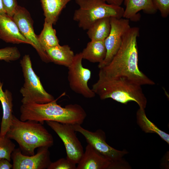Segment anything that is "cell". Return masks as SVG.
Returning a JSON list of instances; mask_svg holds the SVG:
<instances>
[{"instance_id": "6da1fadb", "label": "cell", "mask_w": 169, "mask_h": 169, "mask_svg": "<svg viewBox=\"0 0 169 169\" xmlns=\"http://www.w3.org/2000/svg\"><path fill=\"white\" fill-rule=\"evenodd\" d=\"M139 29L131 27L124 35L119 49L110 63L99 71L109 77H124L141 86L155 83L139 69L137 38Z\"/></svg>"}, {"instance_id": "7a4b0ae2", "label": "cell", "mask_w": 169, "mask_h": 169, "mask_svg": "<svg viewBox=\"0 0 169 169\" xmlns=\"http://www.w3.org/2000/svg\"><path fill=\"white\" fill-rule=\"evenodd\" d=\"M20 120H34L44 124L50 120L71 125H81L87 114L78 104H71L64 107L58 105L56 100L45 103L22 104L20 108Z\"/></svg>"}, {"instance_id": "3957f363", "label": "cell", "mask_w": 169, "mask_h": 169, "mask_svg": "<svg viewBox=\"0 0 169 169\" xmlns=\"http://www.w3.org/2000/svg\"><path fill=\"white\" fill-rule=\"evenodd\" d=\"M141 86L126 78L108 77L99 71L91 89L102 100L110 98L124 104L134 101L145 109L147 100Z\"/></svg>"}, {"instance_id": "277c9868", "label": "cell", "mask_w": 169, "mask_h": 169, "mask_svg": "<svg viewBox=\"0 0 169 169\" xmlns=\"http://www.w3.org/2000/svg\"><path fill=\"white\" fill-rule=\"evenodd\" d=\"M5 136L16 141L22 153L26 155H34L37 148H49L54 144L52 136L43 124L32 120L23 121L13 115Z\"/></svg>"}, {"instance_id": "5b68a950", "label": "cell", "mask_w": 169, "mask_h": 169, "mask_svg": "<svg viewBox=\"0 0 169 169\" xmlns=\"http://www.w3.org/2000/svg\"><path fill=\"white\" fill-rule=\"evenodd\" d=\"M79 8L73 19L79 28L87 30L96 21L106 17L123 18L124 9L120 6L107 3L103 0H75Z\"/></svg>"}, {"instance_id": "8992f818", "label": "cell", "mask_w": 169, "mask_h": 169, "mask_svg": "<svg viewBox=\"0 0 169 169\" xmlns=\"http://www.w3.org/2000/svg\"><path fill=\"white\" fill-rule=\"evenodd\" d=\"M24 83L20 90L22 104H44L54 100V97L44 89L39 77L33 70L30 56L25 54L20 61Z\"/></svg>"}, {"instance_id": "52a82bcc", "label": "cell", "mask_w": 169, "mask_h": 169, "mask_svg": "<svg viewBox=\"0 0 169 169\" xmlns=\"http://www.w3.org/2000/svg\"><path fill=\"white\" fill-rule=\"evenodd\" d=\"M83 59L81 52L75 54L72 63L68 67V80L69 87L73 91L85 98H92L96 95L88 86L91 72L83 67Z\"/></svg>"}, {"instance_id": "ba28073f", "label": "cell", "mask_w": 169, "mask_h": 169, "mask_svg": "<svg viewBox=\"0 0 169 169\" xmlns=\"http://www.w3.org/2000/svg\"><path fill=\"white\" fill-rule=\"evenodd\" d=\"M45 122L63 141L66 149V158L77 164L82 156L84 151L73 125L53 121Z\"/></svg>"}, {"instance_id": "9c48e42d", "label": "cell", "mask_w": 169, "mask_h": 169, "mask_svg": "<svg viewBox=\"0 0 169 169\" xmlns=\"http://www.w3.org/2000/svg\"><path fill=\"white\" fill-rule=\"evenodd\" d=\"M76 132L82 135L85 138L88 144H90L97 151L115 162H122L123 157L128 153L125 150L119 151L109 145L106 141L105 132L101 129L94 132L91 131L82 127L80 125H72Z\"/></svg>"}, {"instance_id": "30bf717a", "label": "cell", "mask_w": 169, "mask_h": 169, "mask_svg": "<svg viewBox=\"0 0 169 169\" xmlns=\"http://www.w3.org/2000/svg\"><path fill=\"white\" fill-rule=\"evenodd\" d=\"M111 29L108 36L104 40L106 50V57L99 64L100 69L108 64L116 54L121 44L123 36L131 27L129 20L121 18L111 17Z\"/></svg>"}, {"instance_id": "8fae6325", "label": "cell", "mask_w": 169, "mask_h": 169, "mask_svg": "<svg viewBox=\"0 0 169 169\" xmlns=\"http://www.w3.org/2000/svg\"><path fill=\"white\" fill-rule=\"evenodd\" d=\"M12 18L21 33L35 49L41 60L46 63L51 62L38 42V35L34 30L33 22L29 11L18 5Z\"/></svg>"}, {"instance_id": "7c38bea8", "label": "cell", "mask_w": 169, "mask_h": 169, "mask_svg": "<svg viewBox=\"0 0 169 169\" xmlns=\"http://www.w3.org/2000/svg\"><path fill=\"white\" fill-rule=\"evenodd\" d=\"M76 169H128L130 165L125 161L115 162L106 157L88 144Z\"/></svg>"}, {"instance_id": "4fadbf2b", "label": "cell", "mask_w": 169, "mask_h": 169, "mask_svg": "<svg viewBox=\"0 0 169 169\" xmlns=\"http://www.w3.org/2000/svg\"><path fill=\"white\" fill-rule=\"evenodd\" d=\"M49 149L47 147L38 148L36 154L29 156L23 154L19 148H15L11 156L12 169H47L51 162Z\"/></svg>"}, {"instance_id": "5bb4252c", "label": "cell", "mask_w": 169, "mask_h": 169, "mask_svg": "<svg viewBox=\"0 0 169 169\" xmlns=\"http://www.w3.org/2000/svg\"><path fill=\"white\" fill-rule=\"evenodd\" d=\"M0 38L6 43L30 45L20 33L13 18L6 14L0 15Z\"/></svg>"}, {"instance_id": "9a60e30c", "label": "cell", "mask_w": 169, "mask_h": 169, "mask_svg": "<svg viewBox=\"0 0 169 169\" xmlns=\"http://www.w3.org/2000/svg\"><path fill=\"white\" fill-rule=\"evenodd\" d=\"M125 7L123 18L133 21L140 18L139 12L142 11L147 14H152L157 11L153 0H124Z\"/></svg>"}, {"instance_id": "2e32d148", "label": "cell", "mask_w": 169, "mask_h": 169, "mask_svg": "<svg viewBox=\"0 0 169 169\" xmlns=\"http://www.w3.org/2000/svg\"><path fill=\"white\" fill-rule=\"evenodd\" d=\"M3 83L0 79V101L3 109V116L1 123L0 136H5L11 124L13 114V96L8 90H3Z\"/></svg>"}, {"instance_id": "e0dca14e", "label": "cell", "mask_w": 169, "mask_h": 169, "mask_svg": "<svg viewBox=\"0 0 169 169\" xmlns=\"http://www.w3.org/2000/svg\"><path fill=\"white\" fill-rule=\"evenodd\" d=\"M51 62L69 67L72 63L75 54L68 45L59 44L45 50Z\"/></svg>"}, {"instance_id": "ac0fdd59", "label": "cell", "mask_w": 169, "mask_h": 169, "mask_svg": "<svg viewBox=\"0 0 169 169\" xmlns=\"http://www.w3.org/2000/svg\"><path fill=\"white\" fill-rule=\"evenodd\" d=\"M44 21L55 24L62 10L71 0H40Z\"/></svg>"}, {"instance_id": "d6986e66", "label": "cell", "mask_w": 169, "mask_h": 169, "mask_svg": "<svg viewBox=\"0 0 169 169\" xmlns=\"http://www.w3.org/2000/svg\"><path fill=\"white\" fill-rule=\"evenodd\" d=\"M83 59L93 63H102L106 54L104 40H91L81 52Z\"/></svg>"}, {"instance_id": "ffe728a7", "label": "cell", "mask_w": 169, "mask_h": 169, "mask_svg": "<svg viewBox=\"0 0 169 169\" xmlns=\"http://www.w3.org/2000/svg\"><path fill=\"white\" fill-rule=\"evenodd\" d=\"M110 18H102L95 22L87 30V35L91 40H104L111 29Z\"/></svg>"}, {"instance_id": "44dd1931", "label": "cell", "mask_w": 169, "mask_h": 169, "mask_svg": "<svg viewBox=\"0 0 169 169\" xmlns=\"http://www.w3.org/2000/svg\"><path fill=\"white\" fill-rule=\"evenodd\" d=\"M145 109L139 108L136 114L137 122L141 130L146 133H155L168 144L169 135L160 130L147 117Z\"/></svg>"}, {"instance_id": "7402d4cb", "label": "cell", "mask_w": 169, "mask_h": 169, "mask_svg": "<svg viewBox=\"0 0 169 169\" xmlns=\"http://www.w3.org/2000/svg\"><path fill=\"white\" fill-rule=\"evenodd\" d=\"M51 23L44 21L43 29L38 35V42L45 51L46 50L59 44L56 31Z\"/></svg>"}, {"instance_id": "603a6c76", "label": "cell", "mask_w": 169, "mask_h": 169, "mask_svg": "<svg viewBox=\"0 0 169 169\" xmlns=\"http://www.w3.org/2000/svg\"><path fill=\"white\" fill-rule=\"evenodd\" d=\"M15 145L6 136H0V158L10 161L11 154L15 149Z\"/></svg>"}, {"instance_id": "cb8c5ba5", "label": "cell", "mask_w": 169, "mask_h": 169, "mask_svg": "<svg viewBox=\"0 0 169 169\" xmlns=\"http://www.w3.org/2000/svg\"><path fill=\"white\" fill-rule=\"evenodd\" d=\"M20 56V53L16 47H8L0 49V60L10 62L17 60Z\"/></svg>"}, {"instance_id": "d4e9b609", "label": "cell", "mask_w": 169, "mask_h": 169, "mask_svg": "<svg viewBox=\"0 0 169 169\" xmlns=\"http://www.w3.org/2000/svg\"><path fill=\"white\" fill-rule=\"evenodd\" d=\"M47 169H76V164L66 158H60L51 162Z\"/></svg>"}, {"instance_id": "484cf974", "label": "cell", "mask_w": 169, "mask_h": 169, "mask_svg": "<svg viewBox=\"0 0 169 169\" xmlns=\"http://www.w3.org/2000/svg\"><path fill=\"white\" fill-rule=\"evenodd\" d=\"M154 4L161 17H167L169 15V0H153Z\"/></svg>"}, {"instance_id": "4316f807", "label": "cell", "mask_w": 169, "mask_h": 169, "mask_svg": "<svg viewBox=\"0 0 169 169\" xmlns=\"http://www.w3.org/2000/svg\"><path fill=\"white\" fill-rule=\"evenodd\" d=\"M6 14L12 17L18 6L17 0H2Z\"/></svg>"}, {"instance_id": "83f0119b", "label": "cell", "mask_w": 169, "mask_h": 169, "mask_svg": "<svg viewBox=\"0 0 169 169\" xmlns=\"http://www.w3.org/2000/svg\"><path fill=\"white\" fill-rule=\"evenodd\" d=\"M13 165L8 160L4 158H0V169H12Z\"/></svg>"}, {"instance_id": "f1b7e54d", "label": "cell", "mask_w": 169, "mask_h": 169, "mask_svg": "<svg viewBox=\"0 0 169 169\" xmlns=\"http://www.w3.org/2000/svg\"><path fill=\"white\" fill-rule=\"evenodd\" d=\"M107 3L121 6L124 0H103Z\"/></svg>"}, {"instance_id": "f546056e", "label": "cell", "mask_w": 169, "mask_h": 169, "mask_svg": "<svg viewBox=\"0 0 169 169\" xmlns=\"http://www.w3.org/2000/svg\"><path fill=\"white\" fill-rule=\"evenodd\" d=\"M6 14L3 5L2 0H0V15Z\"/></svg>"}]
</instances>
